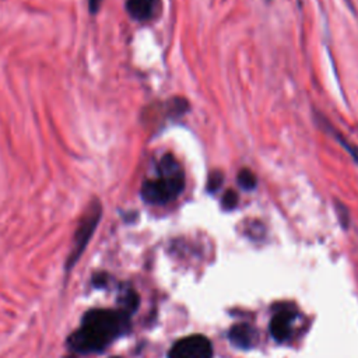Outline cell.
I'll return each mask as SVG.
<instances>
[{
    "label": "cell",
    "instance_id": "5b68a950",
    "mask_svg": "<svg viewBox=\"0 0 358 358\" xmlns=\"http://www.w3.org/2000/svg\"><path fill=\"white\" fill-rule=\"evenodd\" d=\"M294 319H295V309L288 305H282L270 320L268 329H270L271 337L278 343L287 341L291 336V323Z\"/></svg>",
    "mask_w": 358,
    "mask_h": 358
},
{
    "label": "cell",
    "instance_id": "277c9868",
    "mask_svg": "<svg viewBox=\"0 0 358 358\" xmlns=\"http://www.w3.org/2000/svg\"><path fill=\"white\" fill-rule=\"evenodd\" d=\"M168 358H213V345L201 334H192L178 340L169 350Z\"/></svg>",
    "mask_w": 358,
    "mask_h": 358
},
{
    "label": "cell",
    "instance_id": "30bf717a",
    "mask_svg": "<svg viewBox=\"0 0 358 358\" xmlns=\"http://www.w3.org/2000/svg\"><path fill=\"white\" fill-rule=\"evenodd\" d=\"M221 183H222V173L221 172H211L208 179H207V190L210 193H214L215 190H218Z\"/></svg>",
    "mask_w": 358,
    "mask_h": 358
},
{
    "label": "cell",
    "instance_id": "52a82bcc",
    "mask_svg": "<svg viewBox=\"0 0 358 358\" xmlns=\"http://www.w3.org/2000/svg\"><path fill=\"white\" fill-rule=\"evenodd\" d=\"M228 338L236 348L248 350L256 345L259 337L255 327H252L248 323H238L231 327L228 333Z\"/></svg>",
    "mask_w": 358,
    "mask_h": 358
},
{
    "label": "cell",
    "instance_id": "8992f818",
    "mask_svg": "<svg viewBox=\"0 0 358 358\" xmlns=\"http://www.w3.org/2000/svg\"><path fill=\"white\" fill-rule=\"evenodd\" d=\"M161 8V0H126V10L133 20L148 21Z\"/></svg>",
    "mask_w": 358,
    "mask_h": 358
},
{
    "label": "cell",
    "instance_id": "8fae6325",
    "mask_svg": "<svg viewBox=\"0 0 358 358\" xmlns=\"http://www.w3.org/2000/svg\"><path fill=\"white\" fill-rule=\"evenodd\" d=\"M102 4V0H88V8L92 14H95Z\"/></svg>",
    "mask_w": 358,
    "mask_h": 358
},
{
    "label": "cell",
    "instance_id": "3957f363",
    "mask_svg": "<svg viewBox=\"0 0 358 358\" xmlns=\"http://www.w3.org/2000/svg\"><path fill=\"white\" fill-rule=\"evenodd\" d=\"M102 215V206L98 200H94L87 211L84 213V215L81 217L78 227L74 232V238H73V245H71V250L67 256V263H66V270H70L77 260L80 259V256L83 255V252L85 250L91 236L94 235L98 222L101 220Z\"/></svg>",
    "mask_w": 358,
    "mask_h": 358
},
{
    "label": "cell",
    "instance_id": "7a4b0ae2",
    "mask_svg": "<svg viewBox=\"0 0 358 358\" xmlns=\"http://www.w3.org/2000/svg\"><path fill=\"white\" fill-rule=\"evenodd\" d=\"M185 189V172L172 154H165L158 165L154 178L145 179L141 185V199L152 206H162L175 200Z\"/></svg>",
    "mask_w": 358,
    "mask_h": 358
},
{
    "label": "cell",
    "instance_id": "ba28073f",
    "mask_svg": "<svg viewBox=\"0 0 358 358\" xmlns=\"http://www.w3.org/2000/svg\"><path fill=\"white\" fill-rule=\"evenodd\" d=\"M238 185L243 189V190H252L256 187V183H257V179H256V175L250 171V169H242L239 171L238 173Z\"/></svg>",
    "mask_w": 358,
    "mask_h": 358
},
{
    "label": "cell",
    "instance_id": "9c48e42d",
    "mask_svg": "<svg viewBox=\"0 0 358 358\" xmlns=\"http://www.w3.org/2000/svg\"><path fill=\"white\" fill-rule=\"evenodd\" d=\"M221 204L225 210H232L236 207L238 204V194L234 190H227L222 196V200H221Z\"/></svg>",
    "mask_w": 358,
    "mask_h": 358
},
{
    "label": "cell",
    "instance_id": "6da1fadb",
    "mask_svg": "<svg viewBox=\"0 0 358 358\" xmlns=\"http://www.w3.org/2000/svg\"><path fill=\"white\" fill-rule=\"evenodd\" d=\"M126 309H91L81 317L80 326L67 338V345L77 354L103 351L130 327Z\"/></svg>",
    "mask_w": 358,
    "mask_h": 358
},
{
    "label": "cell",
    "instance_id": "7c38bea8",
    "mask_svg": "<svg viewBox=\"0 0 358 358\" xmlns=\"http://www.w3.org/2000/svg\"><path fill=\"white\" fill-rule=\"evenodd\" d=\"M113 358H119V357H113Z\"/></svg>",
    "mask_w": 358,
    "mask_h": 358
}]
</instances>
